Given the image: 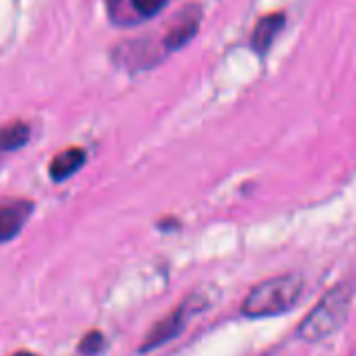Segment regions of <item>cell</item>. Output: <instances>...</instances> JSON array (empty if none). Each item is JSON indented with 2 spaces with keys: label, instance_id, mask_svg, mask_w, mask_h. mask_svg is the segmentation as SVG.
I'll use <instances>...</instances> for the list:
<instances>
[{
  "label": "cell",
  "instance_id": "obj_11",
  "mask_svg": "<svg viewBox=\"0 0 356 356\" xmlns=\"http://www.w3.org/2000/svg\"><path fill=\"white\" fill-rule=\"evenodd\" d=\"M13 356H37L35 353H31V351H17V353H14Z\"/></svg>",
  "mask_w": 356,
  "mask_h": 356
},
{
  "label": "cell",
  "instance_id": "obj_5",
  "mask_svg": "<svg viewBox=\"0 0 356 356\" xmlns=\"http://www.w3.org/2000/svg\"><path fill=\"white\" fill-rule=\"evenodd\" d=\"M285 24V14L284 13H273L268 16L261 17L257 21L256 28L252 31V38H250V45L257 54H266L270 51L271 44H273L275 37L278 31L284 28Z\"/></svg>",
  "mask_w": 356,
  "mask_h": 356
},
{
  "label": "cell",
  "instance_id": "obj_1",
  "mask_svg": "<svg viewBox=\"0 0 356 356\" xmlns=\"http://www.w3.org/2000/svg\"><path fill=\"white\" fill-rule=\"evenodd\" d=\"M302 294L298 275H284L261 282L245 296L242 313L247 318H270L291 312Z\"/></svg>",
  "mask_w": 356,
  "mask_h": 356
},
{
  "label": "cell",
  "instance_id": "obj_7",
  "mask_svg": "<svg viewBox=\"0 0 356 356\" xmlns=\"http://www.w3.org/2000/svg\"><path fill=\"white\" fill-rule=\"evenodd\" d=\"M86 163V152L80 148H68L65 152L58 153L49 163V176L56 183L70 179L73 174L79 172Z\"/></svg>",
  "mask_w": 356,
  "mask_h": 356
},
{
  "label": "cell",
  "instance_id": "obj_2",
  "mask_svg": "<svg viewBox=\"0 0 356 356\" xmlns=\"http://www.w3.org/2000/svg\"><path fill=\"white\" fill-rule=\"evenodd\" d=\"M353 291L346 285H336L318 301L309 315L299 323L298 337L306 343L327 339L343 327L351 308Z\"/></svg>",
  "mask_w": 356,
  "mask_h": 356
},
{
  "label": "cell",
  "instance_id": "obj_8",
  "mask_svg": "<svg viewBox=\"0 0 356 356\" xmlns=\"http://www.w3.org/2000/svg\"><path fill=\"white\" fill-rule=\"evenodd\" d=\"M30 139V127L24 122L14 120L10 124L3 125L2 129V152H16V149L23 148Z\"/></svg>",
  "mask_w": 356,
  "mask_h": 356
},
{
  "label": "cell",
  "instance_id": "obj_4",
  "mask_svg": "<svg viewBox=\"0 0 356 356\" xmlns=\"http://www.w3.org/2000/svg\"><path fill=\"white\" fill-rule=\"evenodd\" d=\"M31 212H33V202L19 200V198L3 200L0 205V240L6 243L19 235Z\"/></svg>",
  "mask_w": 356,
  "mask_h": 356
},
{
  "label": "cell",
  "instance_id": "obj_3",
  "mask_svg": "<svg viewBox=\"0 0 356 356\" xmlns=\"http://www.w3.org/2000/svg\"><path fill=\"white\" fill-rule=\"evenodd\" d=\"M205 308V301L198 296H191L190 299L183 301V305L177 306L172 313L160 320L148 334H146L145 341L139 346V353H148V351L156 350V348L163 346L165 343L172 341L174 337L179 336L188 325L190 318L197 315L198 312Z\"/></svg>",
  "mask_w": 356,
  "mask_h": 356
},
{
  "label": "cell",
  "instance_id": "obj_6",
  "mask_svg": "<svg viewBox=\"0 0 356 356\" xmlns=\"http://www.w3.org/2000/svg\"><path fill=\"white\" fill-rule=\"evenodd\" d=\"M200 10L191 7L190 10L183 14L179 21L174 24L172 28L169 30L165 37V47L169 51H177V49L184 47L191 38L197 35L198 26H200Z\"/></svg>",
  "mask_w": 356,
  "mask_h": 356
},
{
  "label": "cell",
  "instance_id": "obj_10",
  "mask_svg": "<svg viewBox=\"0 0 356 356\" xmlns=\"http://www.w3.org/2000/svg\"><path fill=\"white\" fill-rule=\"evenodd\" d=\"M165 2L167 0H132V7H134L136 13L141 14V16L152 17L162 10Z\"/></svg>",
  "mask_w": 356,
  "mask_h": 356
},
{
  "label": "cell",
  "instance_id": "obj_9",
  "mask_svg": "<svg viewBox=\"0 0 356 356\" xmlns=\"http://www.w3.org/2000/svg\"><path fill=\"white\" fill-rule=\"evenodd\" d=\"M104 348H106V337H104V334L101 330H90V332H87L80 339L76 350L83 356H97Z\"/></svg>",
  "mask_w": 356,
  "mask_h": 356
}]
</instances>
